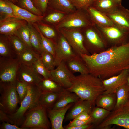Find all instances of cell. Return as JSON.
Returning <instances> with one entry per match:
<instances>
[{
	"mask_svg": "<svg viewBox=\"0 0 129 129\" xmlns=\"http://www.w3.org/2000/svg\"><path fill=\"white\" fill-rule=\"evenodd\" d=\"M112 124L128 129L129 125V100L124 104L110 112L97 128L105 129Z\"/></svg>",
	"mask_w": 129,
	"mask_h": 129,
	"instance_id": "8",
	"label": "cell"
},
{
	"mask_svg": "<svg viewBox=\"0 0 129 129\" xmlns=\"http://www.w3.org/2000/svg\"><path fill=\"white\" fill-rule=\"evenodd\" d=\"M129 68L122 70L118 75L102 80L104 91L103 94H116L118 88L127 82Z\"/></svg>",
	"mask_w": 129,
	"mask_h": 129,
	"instance_id": "15",
	"label": "cell"
},
{
	"mask_svg": "<svg viewBox=\"0 0 129 129\" xmlns=\"http://www.w3.org/2000/svg\"><path fill=\"white\" fill-rule=\"evenodd\" d=\"M16 82H0V108L7 114L14 113L20 103L16 87Z\"/></svg>",
	"mask_w": 129,
	"mask_h": 129,
	"instance_id": "6",
	"label": "cell"
},
{
	"mask_svg": "<svg viewBox=\"0 0 129 129\" xmlns=\"http://www.w3.org/2000/svg\"><path fill=\"white\" fill-rule=\"evenodd\" d=\"M118 5H121L122 0H114Z\"/></svg>",
	"mask_w": 129,
	"mask_h": 129,
	"instance_id": "52",
	"label": "cell"
},
{
	"mask_svg": "<svg viewBox=\"0 0 129 129\" xmlns=\"http://www.w3.org/2000/svg\"><path fill=\"white\" fill-rule=\"evenodd\" d=\"M94 124H90L75 127H68L65 126L64 128L66 129H88L93 128Z\"/></svg>",
	"mask_w": 129,
	"mask_h": 129,
	"instance_id": "50",
	"label": "cell"
},
{
	"mask_svg": "<svg viewBox=\"0 0 129 129\" xmlns=\"http://www.w3.org/2000/svg\"><path fill=\"white\" fill-rule=\"evenodd\" d=\"M69 70L73 73L84 74L89 73L88 69L81 55L76 54L65 62Z\"/></svg>",
	"mask_w": 129,
	"mask_h": 129,
	"instance_id": "23",
	"label": "cell"
},
{
	"mask_svg": "<svg viewBox=\"0 0 129 129\" xmlns=\"http://www.w3.org/2000/svg\"><path fill=\"white\" fill-rule=\"evenodd\" d=\"M64 14L59 12H54L50 13L43 19L46 22L54 23L60 21L64 17Z\"/></svg>",
	"mask_w": 129,
	"mask_h": 129,
	"instance_id": "44",
	"label": "cell"
},
{
	"mask_svg": "<svg viewBox=\"0 0 129 129\" xmlns=\"http://www.w3.org/2000/svg\"><path fill=\"white\" fill-rule=\"evenodd\" d=\"M74 103L70 104L61 108L47 109L48 117L51 122L52 129H64L63 123L66 113Z\"/></svg>",
	"mask_w": 129,
	"mask_h": 129,
	"instance_id": "18",
	"label": "cell"
},
{
	"mask_svg": "<svg viewBox=\"0 0 129 129\" xmlns=\"http://www.w3.org/2000/svg\"><path fill=\"white\" fill-rule=\"evenodd\" d=\"M65 89L76 94L80 99L88 101L92 106L104 91L102 80L90 73L75 76L71 86Z\"/></svg>",
	"mask_w": 129,
	"mask_h": 129,
	"instance_id": "2",
	"label": "cell"
},
{
	"mask_svg": "<svg viewBox=\"0 0 129 129\" xmlns=\"http://www.w3.org/2000/svg\"><path fill=\"white\" fill-rule=\"evenodd\" d=\"M74 7L81 10H86L91 6L95 0H70Z\"/></svg>",
	"mask_w": 129,
	"mask_h": 129,
	"instance_id": "43",
	"label": "cell"
},
{
	"mask_svg": "<svg viewBox=\"0 0 129 129\" xmlns=\"http://www.w3.org/2000/svg\"><path fill=\"white\" fill-rule=\"evenodd\" d=\"M5 1L13 9L19 18L25 21L28 23L32 25L43 20V16H39L35 15L12 2Z\"/></svg>",
	"mask_w": 129,
	"mask_h": 129,
	"instance_id": "21",
	"label": "cell"
},
{
	"mask_svg": "<svg viewBox=\"0 0 129 129\" xmlns=\"http://www.w3.org/2000/svg\"><path fill=\"white\" fill-rule=\"evenodd\" d=\"M57 67L50 71L52 79L65 89L72 86L75 76L69 69L65 61H62Z\"/></svg>",
	"mask_w": 129,
	"mask_h": 129,
	"instance_id": "12",
	"label": "cell"
},
{
	"mask_svg": "<svg viewBox=\"0 0 129 129\" xmlns=\"http://www.w3.org/2000/svg\"><path fill=\"white\" fill-rule=\"evenodd\" d=\"M0 121L2 122H5L14 124L12 121L8 116V115L0 108Z\"/></svg>",
	"mask_w": 129,
	"mask_h": 129,
	"instance_id": "49",
	"label": "cell"
},
{
	"mask_svg": "<svg viewBox=\"0 0 129 129\" xmlns=\"http://www.w3.org/2000/svg\"><path fill=\"white\" fill-rule=\"evenodd\" d=\"M17 57L12 47L8 36L0 34V57L10 58Z\"/></svg>",
	"mask_w": 129,
	"mask_h": 129,
	"instance_id": "27",
	"label": "cell"
},
{
	"mask_svg": "<svg viewBox=\"0 0 129 129\" xmlns=\"http://www.w3.org/2000/svg\"><path fill=\"white\" fill-rule=\"evenodd\" d=\"M48 5L65 12H73L75 8L70 0H48Z\"/></svg>",
	"mask_w": 129,
	"mask_h": 129,
	"instance_id": "31",
	"label": "cell"
},
{
	"mask_svg": "<svg viewBox=\"0 0 129 129\" xmlns=\"http://www.w3.org/2000/svg\"><path fill=\"white\" fill-rule=\"evenodd\" d=\"M30 33V42L32 49L40 54L43 51L40 35L33 25L28 23Z\"/></svg>",
	"mask_w": 129,
	"mask_h": 129,
	"instance_id": "29",
	"label": "cell"
},
{
	"mask_svg": "<svg viewBox=\"0 0 129 129\" xmlns=\"http://www.w3.org/2000/svg\"><path fill=\"white\" fill-rule=\"evenodd\" d=\"M81 56L89 73L103 80L129 68V43L110 47L99 53Z\"/></svg>",
	"mask_w": 129,
	"mask_h": 129,
	"instance_id": "1",
	"label": "cell"
},
{
	"mask_svg": "<svg viewBox=\"0 0 129 129\" xmlns=\"http://www.w3.org/2000/svg\"><path fill=\"white\" fill-rule=\"evenodd\" d=\"M37 22L38 23L36 24L38 27L42 34L45 37L54 42L53 39L55 38L56 36V34L54 30L47 25L39 23V22Z\"/></svg>",
	"mask_w": 129,
	"mask_h": 129,
	"instance_id": "41",
	"label": "cell"
},
{
	"mask_svg": "<svg viewBox=\"0 0 129 129\" xmlns=\"http://www.w3.org/2000/svg\"><path fill=\"white\" fill-rule=\"evenodd\" d=\"M25 21L15 17H11L0 21V33L7 36L15 35L18 30L27 24Z\"/></svg>",
	"mask_w": 129,
	"mask_h": 129,
	"instance_id": "17",
	"label": "cell"
},
{
	"mask_svg": "<svg viewBox=\"0 0 129 129\" xmlns=\"http://www.w3.org/2000/svg\"><path fill=\"white\" fill-rule=\"evenodd\" d=\"M70 120L68 124L66 126L68 127H75L85 125L91 124V122L90 121H84L76 119Z\"/></svg>",
	"mask_w": 129,
	"mask_h": 129,
	"instance_id": "46",
	"label": "cell"
},
{
	"mask_svg": "<svg viewBox=\"0 0 129 129\" xmlns=\"http://www.w3.org/2000/svg\"><path fill=\"white\" fill-rule=\"evenodd\" d=\"M61 92H42L38 98V104L43 106L47 109H51Z\"/></svg>",
	"mask_w": 129,
	"mask_h": 129,
	"instance_id": "25",
	"label": "cell"
},
{
	"mask_svg": "<svg viewBox=\"0 0 129 129\" xmlns=\"http://www.w3.org/2000/svg\"><path fill=\"white\" fill-rule=\"evenodd\" d=\"M20 38L27 47L32 49L30 42V33L27 25H24L19 28L15 35Z\"/></svg>",
	"mask_w": 129,
	"mask_h": 129,
	"instance_id": "37",
	"label": "cell"
},
{
	"mask_svg": "<svg viewBox=\"0 0 129 129\" xmlns=\"http://www.w3.org/2000/svg\"><path fill=\"white\" fill-rule=\"evenodd\" d=\"M27 84L16 80V89L20 101V103L22 102L27 94L28 85Z\"/></svg>",
	"mask_w": 129,
	"mask_h": 129,
	"instance_id": "42",
	"label": "cell"
},
{
	"mask_svg": "<svg viewBox=\"0 0 129 129\" xmlns=\"http://www.w3.org/2000/svg\"><path fill=\"white\" fill-rule=\"evenodd\" d=\"M32 66L34 70L43 78L52 79L50 71L48 70L42 62L40 57L33 64Z\"/></svg>",
	"mask_w": 129,
	"mask_h": 129,
	"instance_id": "40",
	"label": "cell"
},
{
	"mask_svg": "<svg viewBox=\"0 0 129 129\" xmlns=\"http://www.w3.org/2000/svg\"><path fill=\"white\" fill-rule=\"evenodd\" d=\"M17 5L30 12L39 16H43V13L34 5L32 0H18Z\"/></svg>",
	"mask_w": 129,
	"mask_h": 129,
	"instance_id": "39",
	"label": "cell"
},
{
	"mask_svg": "<svg viewBox=\"0 0 129 129\" xmlns=\"http://www.w3.org/2000/svg\"><path fill=\"white\" fill-rule=\"evenodd\" d=\"M93 24L87 12L86 13L79 11L71 13L64 18L55 27L58 30L63 28H84Z\"/></svg>",
	"mask_w": 129,
	"mask_h": 129,
	"instance_id": "10",
	"label": "cell"
},
{
	"mask_svg": "<svg viewBox=\"0 0 129 129\" xmlns=\"http://www.w3.org/2000/svg\"><path fill=\"white\" fill-rule=\"evenodd\" d=\"M17 57L21 64L32 66L40 57V55L32 49L27 47Z\"/></svg>",
	"mask_w": 129,
	"mask_h": 129,
	"instance_id": "26",
	"label": "cell"
},
{
	"mask_svg": "<svg viewBox=\"0 0 129 129\" xmlns=\"http://www.w3.org/2000/svg\"><path fill=\"white\" fill-rule=\"evenodd\" d=\"M92 107L88 101L80 99L70 108V109L66 116L65 120H72L84 112H88L91 113L92 109Z\"/></svg>",
	"mask_w": 129,
	"mask_h": 129,
	"instance_id": "20",
	"label": "cell"
},
{
	"mask_svg": "<svg viewBox=\"0 0 129 129\" xmlns=\"http://www.w3.org/2000/svg\"><path fill=\"white\" fill-rule=\"evenodd\" d=\"M6 1H8L11 2L14 4L16 3H17L18 0H4Z\"/></svg>",
	"mask_w": 129,
	"mask_h": 129,
	"instance_id": "51",
	"label": "cell"
},
{
	"mask_svg": "<svg viewBox=\"0 0 129 129\" xmlns=\"http://www.w3.org/2000/svg\"><path fill=\"white\" fill-rule=\"evenodd\" d=\"M32 25L40 35L41 39V47L43 51L50 53L54 57L55 54V44L53 41L46 38L42 34L36 23H35Z\"/></svg>",
	"mask_w": 129,
	"mask_h": 129,
	"instance_id": "33",
	"label": "cell"
},
{
	"mask_svg": "<svg viewBox=\"0 0 129 129\" xmlns=\"http://www.w3.org/2000/svg\"><path fill=\"white\" fill-rule=\"evenodd\" d=\"M117 26L129 31V10L121 5L112 11L104 13Z\"/></svg>",
	"mask_w": 129,
	"mask_h": 129,
	"instance_id": "14",
	"label": "cell"
},
{
	"mask_svg": "<svg viewBox=\"0 0 129 129\" xmlns=\"http://www.w3.org/2000/svg\"><path fill=\"white\" fill-rule=\"evenodd\" d=\"M90 113L88 112H83L79 114L75 118L82 121H90L92 122Z\"/></svg>",
	"mask_w": 129,
	"mask_h": 129,
	"instance_id": "48",
	"label": "cell"
},
{
	"mask_svg": "<svg viewBox=\"0 0 129 129\" xmlns=\"http://www.w3.org/2000/svg\"><path fill=\"white\" fill-rule=\"evenodd\" d=\"M80 99L75 93L65 89L61 92L58 98L51 109H56L64 108L69 104L75 103Z\"/></svg>",
	"mask_w": 129,
	"mask_h": 129,
	"instance_id": "22",
	"label": "cell"
},
{
	"mask_svg": "<svg viewBox=\"0 0 129 129\" xmlns=\"http://www.w3.org/2000/svg\"><path fill=\"white\" fill-rule=\"evenodd\" d=\"M47 109L38 104L27 112L21 128L27 129H49L51 126L48 118Z\"/></svg>",
	"mask_w": 129,
	"mask_h": 129,
	"instance_id": "4",
	"label": "cell"
},
{
	"mask_svg": "<svg viewBox=\"0 0 129 129\" xmlns=\"http://www.w3.org/2000/svg\"><path fill=\"white\" fill-rule=\"evenodd\" d=\"M36 7L43 14L45 12L47 7L48 0H32Z\"/></svg>",
	"mask_w": 129,
	"mask_h": 129,
	"instance_id": "45",
	"label": "cell"
},
{
	"mask_svg": "<svg viewBox=\"0 0 129 129\" xmlns=\"http://www.w3.org/2000/svg\"><path fill=\"white\" fill-rule=\"evenodd\" d=\"M116 99V94H102L96 99L95 104L97 107L110 111L114 109Z\"/></svg>",
	"mask_w": 129,
	"mask_h": 129,
	"instance_id": "24",
	"label": "cell"
},
{
	"mask_svg": "<svg viewBox=\"0 0 129 129\" xmlns=\"http://www.w3.org/2000/svg\"><path fill=\"white\" fill-rule=\"evenodd\" d=\"M37 85L42 92H59L65 89L52 79L43 78Z\"/></svg>",
	"mask_w": 129,
	"mask_h": 129,
	"instance_id": "28",
	"label": "cell"
},
{
	"mask_svg": "<svg viewBox=\"0 0 129 129\" xmlns=\"http://www.w3.org/2000/svg\"><path fill=\"white\" fill-rule=\"evenodd\" d=\"M127 83L129 86V73L128 74L127 78Z\"/></svg>",
	"mask_w": 129,
	"mask_h": 129,
	"instance_id": "53",
	"label": "cell"
},
{
	"mask_svg": "<svg viewBox=\"0 0 129 129\" xmlns=\"http://www.w3.org/2000/svg\"><path fill=\"white\" fill-rule=\"evenodd\" d=\"M55 45L54 59L56 67L61 62H65L77 54L66 38L61 34Z\"/></svg>",
	"mask_w": 129,
	"mask_h": 129,
	"instance_id": "13",
	"label": "cell"
},
{
	"mask_svg": "<svg viewBox=\"0 0 129 129\" xmlns=\"http://www.w3.org/2000/svg\"><path fill=\"white\" fill-rule=\"evenodd\" d=\"M11 17L19 19L11 7L5 1L0 0V21Z\"/></svg>",
	"mask_w": 129,
	"mask_h": 129,
	"instance_id": "34",
	"label": "cell"
},
{
	"mask_svg": "<svg viewBox=\"0 0 129 129\" xmlns=\"http://www.w3.org/2000/svg\"><path fill=\"white\" fill-rule=\"evenodd\" d=\"M116 94V102L114 110L119 108L129 100V86L127 82L117 88Z\"/></svg>",
	"mask_w": 129,
	"mask_h": 129,
	"instance_id": "30",
	"label": "cell"
},
{
	"mask_svg": "<svg viewBox=\"0 0 129 129\" xmlns=\"http://www.w3.org/2000/svg\"><path fill=\"white\" fill-rule=\"evenodd\" d=\"M2 122V124L0 125V129H26L8 122Z\"/></svg>",
	"mask_w": 129,
	"mask_h": 129,
	"instance_id": "47",
	"label": "cell"
},
{
	"mask_svg": "<svg viewBox=\"0 0 129 129\" xmlns=\"http://www.w3.org/2000/svg\"><path fill=\"white\" fill-rule=\"evenodd\" d=\"M42 92L37 85H28L27 93L20 103L19 107L14 113L8 115L14 124L18 126L22 125L26 112L38 105V98Z\"/></svg>",
	"mask_w": 129,
	"mask_h": 129,
	"instance_id": "3",
	"label": "cell"
},
{
	"mask_svg": "<svg viewBox=\"0 0 129 129\" xmlns=\"http://www.w3.org/2000/svg\"><path fill=\"white\" fill-rule=\"evenodd\" d=\"M97 26L109 48L119 46L129 43V31L115 24L106 27Z\"/></svg>",
	"mask_w": 129,
	"mask_h": 129,
	"instance_id": "7",
	"label": "cell"
},
{
	"mask_svg": "<svg viewBox=\"0 0 129 129\" xmlns=\"http://www.w3.org/2000/svg\"><path fill=\"white\" fill-rule=\"evenodd\" d=\"M86 11L93 23L97 26L106 27L114 24L104 12L91 6Z\"/></svg>",
	"mask_w": 129,
	"mask_h": 129,
	"instance_id": "19",
	"label": "cell"
},
{
	"mask_svg": "<svg viewBox=\"0 0 129 129\" xmlns=\"http://www.w3.org/2000/svg\"><path fill=\"white\" fill-rule=\"evenodd\" d=\"M8 36L17 56L28 47L24 42L17 36L14 35Z\"/></svg>",
	"mask_w": 129,
	"mask_h": 129,
	"instance_id": "36",
	"label": "cell"
},
{
	"mask_svg": "<svg viewBox=\"0 0 129 129\" xmlns=\"http://www.w3.org/2000/svg\"><path fill=\"white\" fill-rule=\"evenodd\" d=\"M43 79L32 66L21 64L17 75V80L28 84L38 85Z\"/></svg>",
	"mask_w": 129,
	"mask_h": 129,
	"instance_id": "16",
	"label": "cell"
},
{
	"mask_svg": "<svg viewBox=\"0 0 129 129\" xmlns=\"http://www.w3.org/2000/svg\"><path fill=\"white\" fill-rule=\"evenodd\" d=\"M119 5L114 0H95L91 6L106 13L113 10Z\"/></svg>",
	"mask_w": 129,
	"mask_h": 129,
	"instance_id": "32",
	"label": "cell"
},
{
	"mask_svg": "<svg viewBox=\"0 0 129 129\" xmlns=\"http://www.w3.org/2000/svg\"><path fill=\"white\" fill-rule=\"evenodd\" d=\"M110 111L98 107L93 109L90 113L92 122L94 124H97L105 118L110 114Z\"/></svg>",
	"mask_w": 129,
	"mask_h": 129,
	"instance_id": "35",
	"label": "cell"
},
{
	"mask_svg": "<svg viewBox=\"0 0 129 129\" xmlns=\"http://www.w3.org/2000/svg\"><path fill=\"white\" fill-rule=\"evenodd\" d=\"M20 64L17 57L10 58L0 57V82H15Z\"/></svg>",
	"mask_w": 129,
	"mask_h": 129,
	"instance_id": "9",
	"label": "cell"
},
{
	"mask_svg": "<svg viewBox=\"0 0 129 129\" xmlns=\"http://www.w3.org/2000/svg\"><path fill=\"white\" fill-rule=\"evenodd\" d=\"M59 30L77 54L80 55L82 54H90L84 46V37L81 31L75 28H60Z\"/></svg>",
	"mask_w": 129,
	"mask_h": 129,
	"instance_id": "11",
	"label": "cell"
},
{
	"mask_svg": "<svg viewBox=\"0 0 129 129\" xmlns=\"http://www.w3.org/2000/svg\"><path fill=\"white\" fill-rule=\"evenodd\" d=\"M83 33L84 44L87 51L90 54L99 53L109 48L100 30L93 24L85 28Z\"/></svg>",
	"mask_w": 129,
	"mask_h": 129,
	"instance_id": "5",
	"label": "cell"
},
{
	"mask_svg": "<svg viewBox=\"0 0 129 129\" xmlns=\"http://www.w3.org/2000/svg\"><path fill=\"white\" fill-rule=\"evenodd\" d=\"M40 58L42 63L49 71H51L56 67L54 56L50 53L43 51L40 54Z\"/></svg>",
	"mask_w": 129,
	"mask_h": 129,
	"instance_id": "38",
	"label": "cell"
}]
</instances>
